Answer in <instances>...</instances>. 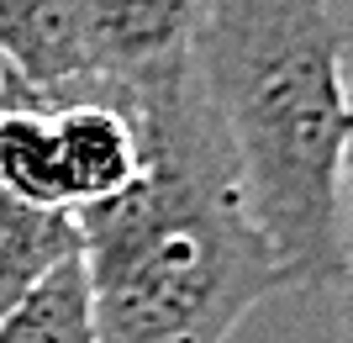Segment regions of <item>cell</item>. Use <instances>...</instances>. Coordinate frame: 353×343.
I'll return each instance as SVG.
<instances>
[{
	"label": "cell",
	"instance_id": "6da1fadb",
	"mask_svg": "<svg viewBox=\"0 0 353 343\" xmlns=\"http://www.w3.org/2000/svg\"><path fill=\"white\" fill-rule=\"evenodd\" d=\"M95 85L143 143L132 185L74 217L95 343H227L285 275L237 201L195 53Z\"/></svg>",
	"mask_w": 353,
	"mask_h": 343
},
{
	"label": "cell",
	"instance_id": "5b68a950",
	"mask_svg": "<svg viewBox=\"0 0 353 343\" xmlns=\"http://www.w3.org/2000/svg\"><path fill=\"white\" fill-rule=\"evenodd\" d=\"M79 259V222L63 211L21 206L0 190V312H11L37 280Z\"/></svg>",
	"mask_w": 353,
	"mask_h": 343
},
{
	"label": "cell",
	"instance_id": "277c9868",
	"mask_svg": "<svg viewBox=\"0 0 353 343\" xmlns=\"http://www.w3.org/2000/svg\"><path fill=\"white\" fill-rule=\"evenodd\" d=\"M0 59L16 95H48L90 79L74 0H0Z\"/></svg>",
	"mask_w": 353,
	"mask_h": 343
},
{
	"label": "cell",
	"instance_id": "3957f363",
	"mask_svg": "<svg viewBox=\"0 0 353 343\" xmlns=\"http://www.w3.org/2000/svg\"><path fill=\"white\" fill-rule=\"evenodd\" d=\"M90 79H132L195 48L206 0H74Z\"/></svg>",
	"mask_w": 353,
	"mask_h": 343
},
{
	"label": "cell",
	"instance_id": "9c48e42d",
	"mask_svg": "<svg viewBox=\"0 0 353 343\" xmlns=\"http://www.w3.org/2000/svg\"><path fill=\"white\" fill-rule=\"evenodd\" d=\"M332 11H338V21H343V16H353V0H332Z\"/></svg>",
	"mask_w": 353,
	"mask_h": 343
},
{
	"label": "cell",
	"instance_id": "52a82bcc",
	"mask_svg": "<svg viewBox=\"0 0 353 343\" xmlns=\"http://www.w3.org/2000/svg\"><path fill=\"white\" fill-rule=\"evenodd\" d=\"M343 164H338V227H343V343H353V16H343Z\"/></svg>",
	"mask_w": 353,
	"mask_h": 343
},
{
	"label": "cell",
	"instance_id": "ba28073f",
	"mask_svg": "<svg viewBox=\"0 0 353 343\" xmlns=\"http://www.w3.org/2000/svg\"><path fill=\"white\" fill-rule=\"evenodd\" d=\"M11 95H16V79L6 69V59H0V106H11Z\"/></svg>",
	"mask_w": 353,
	"mask_h": 343
},
{
	"label": "cell",
	"instance_id": "7a4b0ae2",
	"mask_svg": "<svg viewBox=\"0 0 353 343\" xmlns=\"http://www.w3.org/2000/svg\"><path fill=\"white\" fill-rule=\"evenodd\" d=\"M195 75L232 164L237 201L285 291L343 275V21L332 0H206Z\"/></svg>",
	"mask_w": 353,
	"mask_h": 343
},
{
	"label": "cell",
	"instance_id": "8992f818",
	"mask_svg": "<svg viewBox=\"0 0 353 343\" xmlns=\"http://www.w3.org/2000/svg\"><path fill=\"white\" fill-rule=\"evenodd\" d=\"M0 343H95L85 264L79 259L59 264L11 312H0Z\"/></svg>",
	"mask_w": 353,
	"mask_h": 343
}]
</instances>
